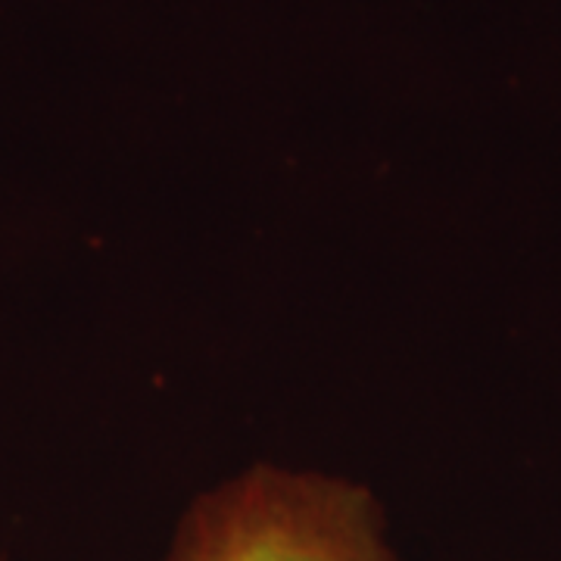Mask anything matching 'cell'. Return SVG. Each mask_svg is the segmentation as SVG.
I'll list each match as a JSON object with an SVG mask.
<instances>
[{"label":"cell","mask_w":561,"mask_h":561,"mask_svg":"<svg viewBox=\"0 0 561 561\" xmlns=\"http://www.w3.org/2000/svg\"><path fill=\"white\" fill-rule=\"evenodd\" d=\"M162 561H400L359 481L253 465L194 496Z\"/></svg>","instance_id":"obj_1"}]
</instances>
